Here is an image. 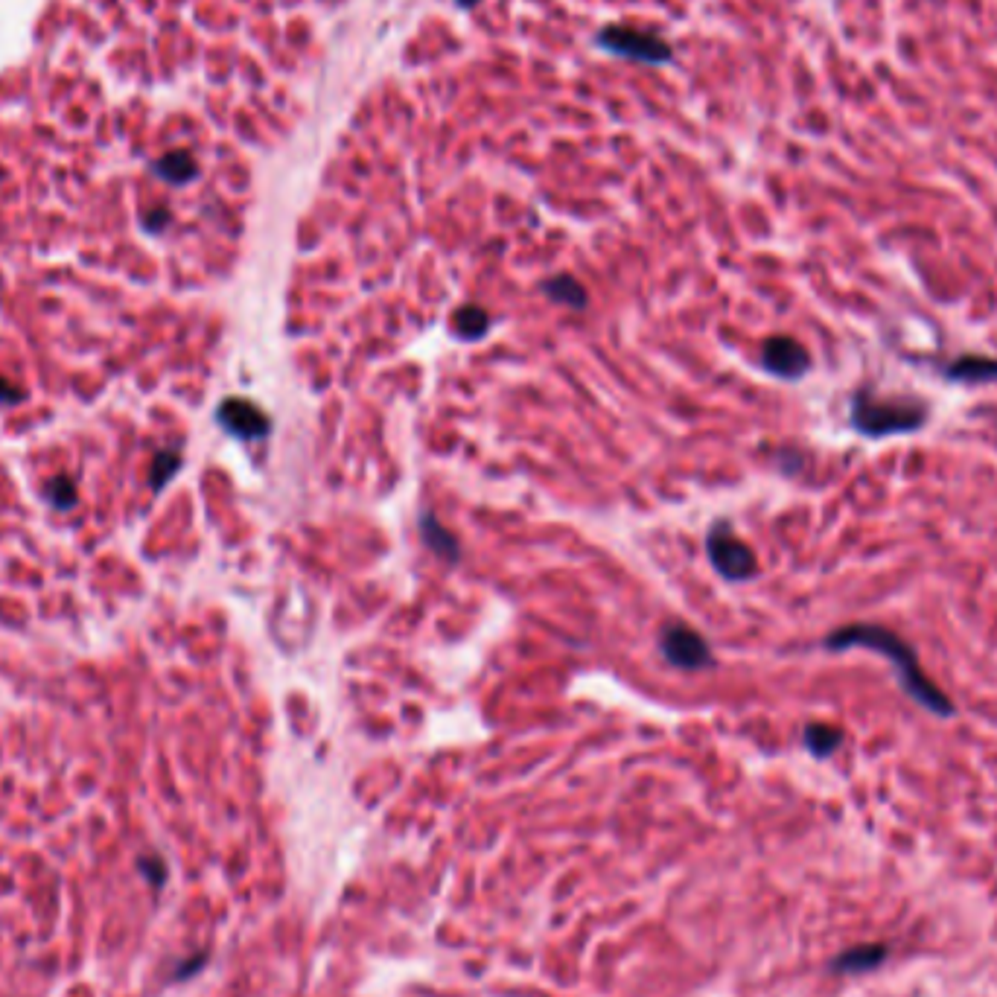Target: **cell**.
Instances as JSON below:
<instances>
[{
	"mask_svg": "<svg viewBox=\"0 0 997 997\" xmlns=\"http://www.w3.org/2000/svg\"><path fill=\"white\" fill-rule=\"evenodd\" d=\"M823 648H828V651L866 648V651H875V654L887 656V659L893 662L901 688H904V691H907V694H910L925 712L936 715V718H954V715H957L954 700H951V697H948V694H945V691L936 686L928 674L922 671L916 651L907 645V639H901V636L893 633L890 627H881V624H846V627L828 633Z\"/></svg>",
	"mask_w": 997,
	"mask_h": 997,
	"instance_id": "obj_1",
	"label": "cell"
},
{
	"mask_svg": "<svg viewBox=\"0 0 997 997\" xmlns=\"http://www.w3.org/2000/svg\"><path fill=\"white\" fill-rule=\"evenodd\" d=\"M928 403L919 397H878L869 388H860L852 397L849 420L852 429L866 438H893L919 432L928 423Z\"/></svg>",
	"mask_w": 997,
	"mask_h": 997,
	"instance_id": "obj_2",
	"label": "cell"
},
{
	"mask_svg": "<svg viewBox=\"0 0 997 997\" xmlns=\"http://www.w3.org/2000/svg\"><path fill=\"white\" fill-rule=\"evenodd\" d=\"M706 549L712 557V566L721 572L726 581H750L756 575V554L744 540L735 537V531L726 522H718L709 531Z\"/></svg>",
	"mask_w": 997,
	"mask_h": 997,
	"instance_id": "obj_3",
	"label": "cell"
},
{
	"mask_svg": "<svg viewBox=\"0 0 997 997\" xmlns=\"http://www.w3.org/2000/svg\"><path fill=\"white\" fill-rule=\"evenodd\" d=\"M659 648L665 659L677 668H688V671H700L712 665V648L706 645V639L691 630L686 624H668L659 636Z\"/></svg>",
	"mask_w": 997,
	"mask_h": 997,
	"instance_id": "obj_4",
	"label": "cell"
},
{
	"mask_svg": "<svg viewBox=\"0 0 997 997\" xmlns=\"http://www.w3.org/2000/svg\"><path fill=\"white\" fill-rule=\"evenodd\" d=\"M761 365L779 379H799L808 374L811 356L802 344L791 336H773L764 342L761 350Z\"/></svg>",
	"mask_w": 997,
	"mask_h": 997,
	"instance_id": "obj_5",
	"label": "cell"
},
{
	"mask_svg": "<svg viewBox=\"0 0 997 997\" xmlns=\"http://www.w3.org/2000/svg\"><path fill=\"white\" fill-rule=\"evenodd\" d=\"M219 420L240 438H263L269 432V417L248 400H231L222 406Z\"/></svg>",
	"mask_w": 997,
	"mask_h": 997,
	"instance_id": "obj_6",
	"label": "cell"
},
{
	"mask_svg": "<svg viewBox=\"0 0 997 997\" xmlns=\"http://www.w3.org/2000/svg\"><path fill=\"white\" fill-rule=\"evenodd\" d=\"M942 374L954 382H992L997 379V359L995 356H960Z\"/></svg>",
	"mask_w": 997,
	"mask_h": 997,
	"instance_id": "obj_7",
	"label": "cell"
},
{
	"mask_svg": "<svg viewBox=\"0 0 997 997\" xmlns=\"http://www.w3.org/2000/svg\"><path fill=\"white\" fill-rule=\"evenodd\" d=\"M420 537H423L426 549H432L438 557H444L449 563L458 560V540H455V534L447 531L432 514L420 516Z\"/></svg>",
	"mask_w": 997,
	"mask_h": 997,
	"instance_id": "obj_8",
	"label": "cell"
},
{
	"mask_svg": "<svg viewBox=\"0 0 997 997\" xmlns=\"http://www.w3.org/2000/svg\"><path fill=\"white\" fill-rule=\"evenodd\" d=\"M887 960V948L884 945H858L849 948L846 954H840V960H834V971L843 974H858V971H872L875 965H881Z\"/></svg>",
	"mask_w": 997,
	"mask_h": 997,
	"instance_id": "obj_9",
	"label": "cell"
},
{
	"mask_svg": "<svg viewBox=\"0 0 997 997\" xmlns=\"http://www.w3.org/2000/svg\"><path fill=\"white\" fill-rule=\"evenodd\" d=\"M543 292L549 295L554 304H563V307H572V310H584L586 307V289L575 277H551V280L543 283Z\"/></svg>",
	"mask_w": 997,
	"mask_h": 997,
	"instance_id": "obj_10",
	"label": "cell"
},
{
	"mask_svg": "<svg viewBox=\"0 0 997 997\" xmlns=\"http://www.w3.org/2000/svg\"><path fill=\"white\" fill-rule=\"evenodd\" d=\"M843 744V732L828 723H808L805 726V747L817 758H828Z\"/></svg>",
	"mask_w": 997,
	"mask_h": 997,
	"instance_id": "obj_11",
	"label": "cell"
},
{
	"mask_svg": "<svg viewBox=\"0 0 997 997\" xmlns=\"http://www.w3.org/2000/svg\"><path fill=\"white\" fill-rule=\"evenodd\" d=\"M452 327H455V333L461 339H482L484 333H487V327H490V315L482 307L467 304V307H461V310L452 315Z\"/></svg>",
	"mask_w": 997,
	"mask_h": 997,
	"instance_id": "obj_12",
	"label": "cell"
},
{
	"mask_svg": "<svg viewBox=\"0 0 997 997\" xmlns=\"http://www.w3.org/2000/svg\"><path fill=\"white\" fill-rule=\"evenodd\" d=\"M138 869H140V875L158 890V887H164L167 884V863L161 858H140L138 860Z\"/></svg>",
	"mask_w": 997,
	"mask_h": 997,
	"instance_id": "obj_13",
	"label": "cell"
},
{
	"mask_svg": "<svg viewBox=\"0 0 997 997\" xmlns=\"http://www.w3.org/2000/svg\"><path fill=\"white\" fill-rule=\"evenodd\" d=\"M202 965H205V954H199V957H193V960H187V963L175 965L172 980H187V977H193Z\"/></svg>",
	"mask_w": 997,
	"mask_h": 997,
	"instance_id": "obj_14",
	"label": "cell"
},
{
	"mask_svg": "<svg viewBox=\"0 0 997 997\" xmlns=\"http://www.w3.org/2000/svg\"><path fill=\"white\" fill-rule=\"evenodd\" d=\"M461 3H470V0H461Z\"/></svg>",
	"mask_w": 997,
	"mask_h": 997,
	"instance_id": "obj_15",
	"label": "cell"
}]
</instances>
